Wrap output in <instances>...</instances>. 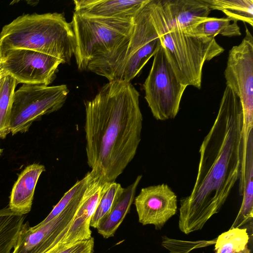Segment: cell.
I'll list each match as a JSON object with an SVG mask.
<instances>
[{
	"label": "cell",
	"instance_id": "cell-2",
	"mask_svg": "<svg viewBox=\"0 0 253 253\" xmlns=\"http://www.w3.org/2000/svg\"><path fill=\"white\" fill-rule=\"evenodd\" d=\"M139 97L130 83L113 80L84 103L87 164L103 182L115 181L135 155L143 120Z\"/></svg>",
	"mask_w": 253,
	"mask_h": 253
},
{
	"label": "cell",
	"instance_id": "cell-10",
	"mask_svg": "<svg viewBox=\"0 0 253 253\" xmlns=\"http://www.w3.org/2000/svg\"><path fill=\"white\" fill-rule=\"evenodd\" d=\"M87 186L61 213L43 225L30 227L28 221L24 223L13 251L14 253H45L59 246L75 218Z\"/></svg>",
	"mask_w": 253,
	"mask_h": 253
},
{
	"label": "cell",
	"instance_id": "cell-8",
	"mask_svg": "<svg viewBox=\"0 0 253 253\" xmlns=\"http://www.w3.org/2000/svg\"><path fill=\"white\" fill-rule=\"evenodd\" d=\"M242 42L229 51L224 71L226 85L239 97L243 110L242 152L253 128V37L246 27Z\"/></svg>",
	"mask_w": 253,
	"mask_h": 253
},
{
	"label": "cell",
	"instance_id": "cell-26",
	"mask_svg": "<svg viewBox=\"0 0 253 253\" xmlns=\"http://www.w3.org/2000/svg\"><path fill=\"white\" fill-rule=\"evenodd\" d=\"M236 253H252V252H251V250L248 247L244 250H243L240 252Z\"/></svg>",
	"mask_w": 253,
	"mask_h": 253
},
{
	"label": "cell",
	"instance_id": "cell-3",
	"mask_svg": "<svg viewBox=\"0 0 253 253\" xmlns=\"http://www.w3.org/2000/svg\"><path fill=\"white\" fill-rule=\"evenodd\" d=\"M71 23L78 69L104 77L128 43L133 18H100L74 12Z\"/></svg>",
	"mask_w": 253,
	"mask_h": 253
},
{
	"label": "cell",
	"instance_id": "cell-5",
	"mask_svg": "<svg viewBox=\"0 0 253 253\" xmlns=\"http://www.w3.org/2000/svg\"><path fill=\"white\" fill-rule=\"evenodd\" d=\"M152 19L167 60L178 81L200 89L206 61L224 51L214 38L197 37L168 22L156 0H150Z\"/></svg>",
	"mask_w": 253,
	"mask_h": 253
},
{
	"label": "cell",
	"instance_id": "cell-9",
	"mask_svg": "<svg viewBox=\"0 0 253 253\" xmlns=\"http://www.w3.org/2000/svg\"><path fill=\"white\" fill-rule=\"evenodd\" d=\"M187 87L177 80L161 45L143 84L145 99L154 117L159 121L174 118Z\"/></svg>",
	"mask_w": 253,
	"mask_h": 253
},
{
	"label": "cell",
	"instance_id": "cell-1",
	"mask_svg": "<svg viewBox=\"0 0 253 253\" xmlns=\"http://www.w3.org/2000/svg\"><path fill=\"white\" fill-rule=\"evenodd\" d=\"M242 125L241 102L226 85L216 117L200 148L193 188L180 201L178 226L184 234L201 230L219 211L239 179Z\"/></svg>",
	"mask_w": 253,
	"mask_h": 253
},
{
	"label": "cell",
	"instance_id": "cell-17",
	"mask_svg": "<svg viewBox=\"0 0 253 253\" xmlns=\"http://www.w3.org/2000/svg\"><path fill=\"white\" fill-rule=\"evenodd\" d=\"M241 206L230 228H239L253 218V131L248 139Z\"/></svg>",
	"mask_w": 253,
	"mask_h": 253
},
{
	"label": "cell",
	"instance_id": "cell-14",
	"mask_svg": "<svg viewBox=\"0 0 253 253\" xmlns=\"http://www.w3.org/2000/svg\"><path fill=\"white\" fill-rule=\"evenodd\" d=\"M45 170L43 165L33 164L21 172L10 193L8 207L11 211L23 215L30 211L37 183Z\"/></svg>",
	"mask_w": 253,
	"mask_h": 253
},
{
	"label": "cell",
	"instance_id": "cell-16",
	"mask_svg": "<svg viewBox=\"0 0 253 253\" xmlns=\"http://www.w3.org/2000/svg\"><path fill=\"white\" fill-rule=\"evenodd\" d=\"M142 176L138 175L135 181L124 190L114 202L109 212L100 221L96 229L104 238L113 237L128 212L134 199L138 184Z\"/></svg>",
	"mask_w": 253,
	"mask_h": 253
},
{
	"label": "cell",
	"instance_id": "cell-7",
	"mask_svg": "<svg viewBox=\"0 0 253 253\" xmlns=\"http://www.w3.org/2000/svg\"><path fill=\"white\" fill-rule=\"evenodd\" d=\"M69 92L66 84H23L13 95L9 119L13 135L28 131L34 122L59 110Z\"/></svg>",
	"mask_w": 253,
	"mask_h": 253
},
{
	"label": "cell",
	"instance_id": "cell-19",
	"mask_svg": "<svg viewBox=\"0 0 253 253\" xmlns=\"http://www.w3.org/2000/svg\"><path fill=\"white\" fill-rule=\"evenodd\" d=\"M192 33L197 37L214 38L217 35L232 37L241 35L237 21L229 17H208L197 23L192 29Z\"/></svg>",
	"mask_w": 253,
	"mask_h": 253
},
{
	"label": "cell",
	"instance_id": "cell-11",
	"mask_svg": "<svg viewBox=\"0 0 253 253\" xmlns=\"http://www.w3.org/2000/svg\"><path fill=\"white\" fill-rule=\"evenodd\" d=\"M62 61L54 57L25 49L0 52V67L17 83L49 85L56 78Z\"/></svg>",
	"mask_w": 253,
	"mask_h": 253
},
{
	"label": "cell",
	"instance_id": "cell-27",
	"mask_svg": "<svg viewBox=\"0 0 253 253\" xmlns=\"http://www.w3.org/2000/svg\"><path fill=\"white\" fill-rule=\"evenodd\" d=\"M2 152V149H1L0 148V155L1 154Z\"/></svg>",
	"mask_w": 253,
	"mask_h": 253
},
{
	"label": "cell",
	"instance_id": "cell-22",
	"mask_svg": "<svg viewBox=\"0 0 253 253\" xmlns=\"http://www.w3.org/2000/svg\"><path fill=\"white\" fill-rule=\"evenodd\" d=\"M249 236L247 229L230 228L216 239L215 253H236L248 248Z\"/></svg>",
	"mask_w": 253,
	"mask_h": 253
},
{
	"label": "cell",
	"instance_id": "cell-15",
	"mask_svg": "<svg viewBox=\"0 0 253 253\" xmlns=\"http://www.w3.org/2000/svg\"><path fill=\"white\" fill-rule=\"evenodd\" d=\"M91 173V179L70 226L71 230L83 239H88L91 237L90 221L98 204L103 186L106 183L102 181L92 172Z\"/></svg>",
	"mask_w": 253,
	"mask_h": 253
},
{
	"label": "cell",
	"instance_id": "cell-18",
	"mask_svg": "<svg viewBox=\"0 0 253 253\" xmlns=\"http://www.w3.org/2000/svg\"><path fill=\"white\" fill-rule=\"evenodd\" d=\"M25 216L7 206L0 209V253H11L15 246Z\"/></svg>",
	"mask_w": 253,
	"mask_h": 253
},
{
	"label": "cell",
	"instance_id": "cell-24",
	"mask_svg": "<svg viewBox=\"0 0 253 253\" xmlns=\"http://www.w3.org/2000/svg\"><path fill=\"white\" fill-rule=\"evenodd\" d=\"M94 239H89L69 244L65 246L54 247L46 253H93L94 252Z\"/></svg>",
	"mask_w": 253,
	"mask_h": 253
},
{
	"label": "cell",
	"instance_id": "cell-4",
	"mask_svg": "<svg viewBox=\"0 0 253 253\" xmlns=\"http://www.w3.org/2000/svg\"><path fill=\"white\" fill-rule=\"evenodd\" d=\"M76 39L63 13L23 14L4 26L0 33V52L25 49L69 63L75 55Z\"/></svg>",
	"mask_w": 253,
	"mask_h": 253
},
{
	"label": "cell",
	"instance_id": "cell-23",
	"mask_svg": "<svg viewBox=\"0 0 253 253\" xmlns=\"http://www.w3.org/2000/svg\"><path fill=\"white\" fill-rule=\"evenodd\" d=\"M124 188L115 181L106 182L95 211L91 218L90 226L96 228L100 221L109 212L114 202L121 194Z\"/></svg>",
	"mask_w": 253,
	"mask_h": 253
},
{
	"label": "cell",
	"instance_id": "cell-28",
	"mask_svg": "<svg viewBox=\"0 0 253 253\" xmlns=\"http://www.w3.org/2000/svg\"><path fill=\"white\" fill-rule=\"evenodd\" d=\"M11 253H14V252H12Z\"/></svg>",
	"mask_w": 253,
	"mask_h": 253
},
{
	"label": "cell",
	"instance_id": "cell-12",
	"mask_svg": "<svg viewBox=\"0 0 253 253\" xmlns=\"http://www.w3.org/2000/svg\"><path fill=\"white\" fill-rule=\"evenodd\" d=\"M177 196L168 185L162 184L142 188L134 199L139 222L152 224L161 230L177 211Z\"/></svg>",
	"mask_w": 253,
	"mask_h": 253
},
{
	"label": "cell",
	"instance_id": "cell-20",
	"mask_svg": "<svg viewBox=\"0 0 253 253\" xmlns=\"http://www.w3.org/2000/svg\"><path fill=\"white\" fill-rule=\"evenodd\" d=\"M211 10L222 11L227 17L253 25V0H204Z\"/></svg>",
	"mask_w": 253,
	"mask_h": 253
},
{
	"label": "cell",
	"instance_id": "cell-13",
	"mask_svg": "<svg viewBox=\"0 0 253 253\" xmlns=\"http://www.w3.org/2000/svg\"><path fill=\"white\" fill-rule=\"evenodd\" d=\"M147 0H74V13L91 17L132 19Z\"/></svg>",
	"mask_w": 253,
	"mask_h": 253
},
{
	"label": "cell",
	"instance_id": "cell-25",
	"mask_svg": "<svg viewBox=\"0 0 253 253\" xmlns=\"http://www.w3.org/2000/svg\"><path fill=\"white\" fill-rule=\"evenodd\" d=\"M5 73L2 70L1 68L0 67V85L1 84L2 79L5 75Z\"/></svg>",
	"mask_w": 253,
	"mask_h": 253
},
{
	"label": "cell",
	"instance_id": "cell-6",
	"mask_svg": "<svg viewBox=\"0 0 253 253\" xmlns=\"http://www.w3.org/2000/svg\"><path fill=\"white\" fill-rule=\"evenodd\" d=\"M149 0L133 18V29L128 43L104 77L109 81L130 83L161 46L151 17Z\"/></svg>",
	"mask_w": 253,
	"mask_h": 253
},
{
	"label": "cell",
	"instance_id": "cell-21",
	"mask_svg": "<svg viewBox=\"0 0 253 253\" xmlns=\"http://www.w3.org/2000/svg\"><path fill=\"white\" fill-rule=\"evenodd\" d=\"M17 84L14 78L5 74L0 85V139L10 132V115Z\"/></svg>",
	"mask_w": 253,
	"mask_h": 253
}]
</instances>
